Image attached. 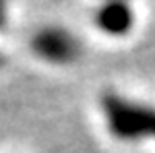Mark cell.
Segmentation results:
<instances>
[{"mask_svg":"<svg viewBox=\"0 0 155 153\" xmlns=\"http://www.w3.org/2000/svg\"><path fill=\"white\" fill-rule=\"evenodd\" d=\"M31 48L39 58L54 62V64H66L72 62L81 54V44L71 31L60 27H46L37 31L31 39Z\"/></svg>","mask_w":155,"mask_h":153,"instance_id":"2","label":"cell"},{"mask_svg":"<svg viewBox=\"0 0 155 153\" xmlns=\"http://www.w3.org/2000/svg\"><path fill=\"white\" fill-rule=\"evenodd\" d=\"M6 25V6L0 2V27H4Z\"/></svg>","mask_w":155,"mask_h":153,"instance_id":"4","label":"cell"},{"mask_svg":"<svg viewBox=\"0 0 155 153\" xmlns=\"http://www.w3.org/2000/svg\"><path fill=\"white\" fill-rule=\"evenodd\" d=\"M2 62H4V58H2V54H0V64H2Z\"/></svg>","mask_w":155,"mask_h":153,"instance_id":"5","label":"cell"},{"mask_svg":"<svg viewBox=\"0 0 155 153\" xmlns=\"http://www.w3.org/2000/svg\"><path fill=\"white\" fill-rule=\"evenodd\" d=\"M99 104L114 139L128 143L155 139V106L132 101L118 93H104Z\"/></svg>","mask_w":155,"mask_h":153,"instance_id":"1","label":"cell"},{"mask_svg":"<svg viewBox=\"0 0 155 153\" xmlns=\"http://www.w3.org/2000/svg\"><path fill=\"white\" fill-rule=\"evenodd\" d=\"M97 27L107 35H124L134 25L132 8L124 2H107L95 15Z\"/></svg>","mask_w":155,"mask_h":153,"instance_id":"3","label":"cell"}]
</instances>
